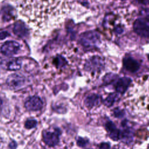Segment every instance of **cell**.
I'll list each match as a JSON object with an SVG mask.
<instances>
[{
    "label": "cell",
    "instance_id": "1",
    "mask_svg": "<svg viewBox=\"0 0 149 149\" xmlns=\"http://www.w3.org/2000/svg\"><path fill=\"white\" fill-rule=\"evenodd\" d=\"M70 0H20L19 12L34 27L44 29L59 23L68 13Z\"/></svg>",
    "mask_w": 149,
    "mask_h": 149
},
{
    "label": "cell",
    "instance_id": "2",
    "mask_svg": "<svg viewBox=\"0 0 149 149\" xmlns=\"http://www.w3.org/2000/svg\"><path fill=\"white\" fill-rule=\"evenodd\" d=\"M81 44L86 47H94L100 42V36L95 31H88L82 34L80 38Z\"/></svg>",
    "mask_w": 149,
    "mask_h": 149
},
{
    "label": "cell",
    "instance_id": "3",
    "mask_svg": "<svg viewBox=\"0 0 149 149\" xmlns=\"http://www.w3.org/2000/svg\"><path fill=\"white\" fill-rule=\"evenodd\" d=\"M134 31L140 36L149 37V20L138 19L133 24Z\"/></svg>",
    "mask_w": 149,
    "mask_h": 149
},
{
    "label": "cell",
    "instance_id": "4",
    "mask_svg": "<svg viewBox=\"0 0 149 149\" xmlns=\"http://www.w3.org/2000/svg\"><path fill=\"white\" fill-rule=\"evenodd\" d=\"M104 62L101 58L98 56H94L87 61L84 65L85 70L95 72H100L104 68Z\"/></svg>",
    "mask_w": 149,
    "mask_h": 149
},
{
    "label": "cell",
    "instance_id": "5",
    "mask_svg": "<svg viewBox=\"0 0 149 149\" xmlns=\"http://www.w3.org/2000/svg\"><path fill=\"white\" fill-rule=\"evenodd\" d=\"M20 49V44L15 41H8L4 42L1 47V52L6 56L16 54Z\"/></svg>",
    "mask_w": 149,
    "mask_h": 149
},
{
    "label": "cell",
    "instance_id": "6",
    "mask_svg": "<svg viewBox=\"0 0 149 149\" xmlns=\"http://www.w3.org/2000/svg\"><path fill=\"white\" fill-rule=\"evenodd\" d=\"M25 83V79L18 74H10L6 79V84L11 89H18Z\"/></svg>",
    "mask_w": 149,
    "mask_h": 149
},
{
    "label": "cell",
    "instance_id": "7",
    "mask_svg": "<svg viewBox=\"0 0 149 149\" xmlns=\"http://www.w3.org/2000/svg\"><path fill=\"white\" fill-rule=\"evenodd\" d=\"M60 133L59 130L54 132L45 131L42 133V137L44 143L50 146L53 147L58 144L59 140Z\"/></svg>",
    "mask_w": 149,
    "mask_h": 149
},
{
    "label": "cell",
    "instance_id": "8",
    "mask_svg": "<svg viewBox=\"0 0 149 149\" xmlns=\"http://www.w3.org/2000/svg\"><path fill=\"white\" fill-rule=\"evenodd\" d=\"M43 105L41 98L37 96L29 97L24 103L25 108L29 111H38L40 110Z\"/></svg>",
    "mask_w": 149,
    "mask_h": 149
},
{
    "label": "cell",
    "instance_id": "9",
    "mask_svg": "<svg viewBox=\"0 0 149 149\" xmlns=\"http://www.w3.org/2000/svg\"><path fill=\"white\" fill-rule=\"evenodd\" d=\"M127 120H125L122 122V126L123 127L122 130H120V139L122 140L123 142L126 143H130L133 138V130L128 126L127 124Z\"/></svg>",
    "mask_w": 149,
    "mask_h": 149
},
{
    "label": "cell",
    "instance_id": "10",
    "mask_svg": "<svg viewBox=\"0 0 149 149\" xmlns=\"http://www.w3.org/2000/svg\"><path fill=\"white\" fill-rule=\"evenodd\" d=\"M132 83V79L129 77H122L116 81L115 88L116 92L120 94H124L127 90L129 85Z\"/></svg>",
    "mask_w": 149,
    "mask_h": 149
},
{
    "label": "cell",
    "instance_id": "11",
    "mask_svg": "<svg viewBox=\"0 0 149 149\" xmlns=\"http://www.w3.org/2000/svg\"><path fill=\"white\" fill-rule=\"evenodd\" d=\"M105 127L108 133L109 137L113 141H118L120 139V131L116 127L115 125L111 120H108L105 124Z\"/></svg>",
    "mask_w": 149,
    "mask_h": 149
},
{
    "label": "cell",
    "instance_id": "12",
    "mask_svg": "<svg viewBox=\"0 0 149 149\" xmlns=\"http://www.w3.org/2000/svg\"><path fill=\"white\" fill-rule=\"evenodd\" d=\"M123 64L126 70L132 73L137 72L140 68L139 63L131 57L125 58L123 60Z\"/></svg>",
    "mask_w": 149,
    "mask_h": 149
},
{
    "label": "cell",
    "instance_id": "13",
    "mask_svg": "<svg viewBox=\"0 0 149 149\" xmlns=\"http://www.w3.org/2000/svg\"><path fill=\"white\" fill-rule=\"evenodd\" d=\"M101 101V98L100 95L95 94H92L88 95L84 101L86 106L88 108H92L98 105Z\"/></svg>",
    "mask_w": 149,
    "mask_h": 149
},
{
    "label": "cell",
    "instance_id": "14",
    "mask_svg": "<svg viewBox=\"0 0 149 149\" xmlns=\"http://www.w3.org/2000/svg\"><path fill=\"white\" fill-rule=\"evenodd\" d=\"M13 31L15 35L22 38L26 37L28 34V30L26 25L20 22H18L15 24Z\"/></svg>",
    "mask_w": 149,
    "mask_h": 149
},
{
    "label": "cell",
    "instance_id": "15",
    "mask_svg": "<svg viewBox=\"0 0 149 149\" xmlns=\"http://www.w3.org/2000/svg\"><path fill=\"white\" fill-rule=\"evenodd\" d=\"M22 66V61L19 58H13L6 64V69L9 70H17Z\"/></svg>",
    "mask_w": 149,
    "mask_h": 149
},
{
    "label": "cell",
    "instance_id": "16",
    "mask_svg": "<svg viewBox=\"0 0 149 149\" xmlns=\"http://www.w3.org/2000/svg\"><path fill=\"white\" fill-rule=\"evenodd\" d=\"M118 95V94L116 93H112L109 94V95L103 101L104 104L108 107H111L117 100Z\"/></svg>",
    "mask_w": 149,
    "mask_h": 149
},
{
    "label": "cell",
    "instance_id": "17",
    "mask_svg": "<svg viewBox=\"0 0 149 149\" xmlns=\"http://www.w3.org/2000/svg\"><path fill=\"white\" fill-rule=\"evenodd\" d=\"M54 65L57 68H61L65 66L67 64L66 60L61 55H57L53 60Z\"/></svg>",
    "mask_w": 149,
    "mask_h": 149
},
{
    "label": "cell",
    "instance_id": "18",
    "mask_svg": "<svg viewBox=\"0 0 149 149\" xmlns=\"http://www.w3.org/2000/svg\"><path fill=\"white\" fill-rule=\"evenodd\" d=\"M116 77H117V75L116 74L112 73L107 74L103 79L104 83L105 84H109L111 83L112 81H114L116 79Z\"/></svg>",
    "mask_w": 149,
    "mask_h": 149
},
{
    "label": "cell",
    "instance_id": "19",
    "mask_svg": "<svg viewBox=\"0 0 149 149\" xmlns=\"http://www.w3.org/2000/svg\"><path fill=\"white\" fill-rule=\"evenodd\" d=\"M113 115L114 117L117 118H121L123 117L125 115V111L123 109H120V108H115L113 109V112H112Z\"/></svg>",
    "mask_w": 149,
    "mask_h": 149
},
{
    "label": "cell",
    "instance_id": "20",
    "mask_svg": "<svg viewBox=\"0 0 149 149\" xmlns=\"http://www.w3.org/2000/svg\"><path fill=\"white\" fill-rule=\"evenodd\" d=\"M4 14L3 16V19H5L6 21H9L11 19L13 16L12 13V9H8V7H6V8L4 9Z\"/></svg>",
    "mask_w": 149,
    "mask_h": 149
},
{
    "label": "cell",
    "instance_id": "21",
    "mask_svg": "<svg viewBox=\"0 0 149 149\" xmlns=\"http://www.w3.org/2000/svg\"><path fill=\"white\" fill-rule=\"evenodd\" d=\"M37 122L34 119L27 120L24 124V126L27 129H32L36 126Z\"/></svg>",
    "mask_w": 149,
    "mask_h": 149
},
{
    "label": "cell",
    "instance_id": "22",
    "mask_svg": "<svg viewBox=\"0 0 149 149\" xmlns=\"http://www.w3.org/2000/svg\"><path fill=\"white\" fill-rule=\"evenodd\" d=\"M88 140L83 139L82 137H79L77 140V144L80 147H84L88 143Z\"/></svg>",
    "mask_w": 149,
    "mask_h": 149
},
{
    "label": "cell",
    "instance_id": "23",
    "mask_svg": "<svg viewBox=\"0 0 149 149\" xmlns=\"http://www.w3.org/2000/svg\"><path fill=\"white\" fill-rule=\"evenodd\" d=\"M9 36H10V34L8 31H4L0 32V40H3Z\"/></svg>",
    "mask_w": 149,
    "mask_h": 149
},
{
    "label": "cell",
    "instance_id": "24",
    "mask_svg": "<svg viewBox=\"0 0 149 149\" xmlns=\"http://www.w3.org/2000/svg\"><path fill=\"white\" fill-rule=\"evenodd\" d=\"M110 147H111V146L109 143H102L99 147V149H110Z\"/></svg>",
    "mask_w": 149,
    "mask_h": 149
},
{
    "label": "cell",
    "instance_id": "25",
    "mask_svg": "<svg viewBox=\"0 0 149 149\" xmlns=\"http://www.w3.org/2000/svg\"><path fill=\"white\" fill-rule=\"evenodd\" d=\"M16 146L17 144L15 141H12L9 144V147L10 149H16Z\"/></svg>",
    "mask_w": 149,
    "mask_h": 149
},
{
    "label": "cell",
    "instance_id": "26",
    "mask_svg": "<svg viewBox=\"0 0 149 149\" xmlns=\"http://www.w3.org/2000/svg\"><path fill=\"white\" fill-rule=\"evenodd\" d=\"M137 1L141 4L148 5L149 4V0H137Z\"/></svg>",
    "mask_w": 149,
    "mask_h": 149
},
{
    "label": "cell",
    "instance_id": "27",
    "mask_svg": "<svg viewBox=\"0 0 149 149\" xmlns=\"http://www.w3.org/2000/svg\"><path fill=\"white\" fill-rule=\"evenodd\" d=\"M2 100H1V99L0 98V106L1 105V104H2Z\"/></svg>",
    "mask_w": 149,
    "mask_h": 149
},
{
    "label": "cell",
    "instance_id": "28",
    "mask_svg": "<svg viewBox=\"0 0 149 149\" xmlns=\"http://www.w3.org/2000/svg\"><path fill=\"white\" fill-rule=\"evenodd\" d=\"M148 61H149V54L148 55Z\"/></svg>",
    "mask_w": 149,
    "mask_h": 149
},
{
    "label": "cell",
    "instance_id": "29",
    "mask_svg": "<svg viewBox=\"0 0 149 149\" xmlns=\"http://www.w3.org/2000/svg\"><path fill=\"white\" fill-rule=\"evenodd\" d=\"M121 1H125V0H121Z\"/></svg>",
    "mask_w": 149,
    "mask_h": 149
}]
</instances>
